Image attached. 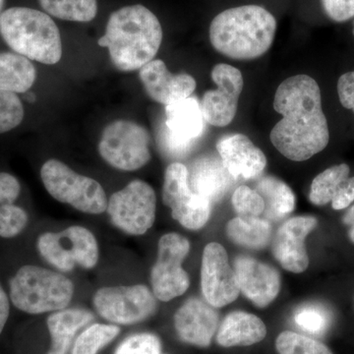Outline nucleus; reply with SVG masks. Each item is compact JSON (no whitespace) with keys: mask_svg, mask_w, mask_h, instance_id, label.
<instances>
[{"mask_svg":"<svg viewBox=\"0 0 354 354\" xmlns=\"http://www.w3.org/2000/svg\"><path fill=\"white\" fill-rule=\"evenodd\" d=\"M274 109L283 118L272 128L270 139L283 157L304 162L329 144L320 87L312 77L300 74L286 79L277 88Z\"/></svg>","mask_w":354,"mask_h":354,"instance_id":"obj_1","label":"nucleus"},{"mask_svg":"<svg viewBox=\"0 0 354 354\" xmlns=\"http://www.w3.org/2000/svg\"><path fill=\"white\" fill-rule=\"evenodd\" d=\"M162 41V28L147 7L124 6L109 16L97 44L109 50L114 66L123 72L140 70L152 62Z\"/></svg>","mask_w":354,"mask_h":354,"instance_id":"obj_2","label":"nucleus"},{"mask_svg":"<svg viewBox=\"0 0 354 354\" xmlns=\"http://www.w3.org/2000/svg\"><path fill=\"white\" fill-rule=\"evenodd\" d=\"M277 26L276 18L264 7H234L212 21L209 41L218 53L232 59H256L271 48Z\"/></svg>","mask_w":354,"mask_h":354,"instance_id":"obj_3","label":"nucleus"},{"mask_svg":"<svg viewBox=\"0 0 354 354\" xmlns=\"http://www.w3.org/2000/svg\"><path fill=\"white\" fill-rule=\"evenodd\" d=\"M0 34L16 53L46 65L62 59V43L55 21L28 7H12L0 15Z\"/></svg>","mask_w":354,"mask_h":354,"instance_id":"obj_4","label":"nucleus"},{"mask_svg":"<svg viewBox=\"0 0 354 354\" xmlns=\"http://www.w3.org/2000/svg\"><path fill=\"white\" fill-rule=\"evenodd\" d=\"M73 295L71 279L39 266H23L9 283V298L14 306L32 315L65 309Z\"/></svg>","mask_w":354,"mask_h":354,"instance_id":"obj_5","label":"nucleus"},{"mask_svg":"<svg viewBox=\"0 0 354 354\" xmlns=\"http://www.w3.org/2000/svg\"><path fill=\"white\" fill-rule=\"evenodd\" d=\"M44 188L58 202L70 205L77 211L101 215L108 208V197L101 184L81 176L57 160H48L41 169Z\"/></svg>","mask_w":354,"mask_h":354,"instance_id":"obj_6","label":"nucleus"},{"mask_svg":"<svg viewBox=\"0 0 354 354\" xmlns=\"http://www.w3.org/2000/svg\"><path fill=\"white\" fill-rule=\"evenodd\" d=\"M39 254L58 271H73L76 266L93 269L100 259L97 239L91 230L72 225L59 232H44L37 241Z\"/></svg>","mask_w":354,"mask_h":354,"instance_id":"obj_7","label":"nucleus"},{"mask_svg":"<svg viewBox=\"0 0 354 354\" xmlns=\"http://www.w3.org/2000/svg\"><path fill=\"white\" fill-rule=\"evenodd\" d=\"M150 133L130 120H115L102 133L99 153L102 160L123 171H134L151 160Z\"/></svg>","mask_w":354,"mask_h":354,"instance_id":"obj_8","label":"nucleus"},{"mask_svg":"<svg viewBox=\"0 0 354 354\" xmlns=\"http://www.w3.org/2000/svg\"><path fill=\"white\" fill-rule=\"evenodd\" d=\"M106 211L118 230L135 236L145 234L156 221L155 190L145 181L133 180L111 195Z\"/></svg>","mask_w":354,"mask_h":354,"instance_id":"obj_9","label":"nucleus"},{"mask_svg":"<svg viewBox=\"0 0 354 354\" xmlns=\"http://www.w3.org/2000/svg\"><path fill=\"white\" fill-rule=\"evenodd\" d=\"M95 311L114 325H133L146 320L158 309L157 298L144 285L104 286L93 297Z\"/></svg>","mask_w":354,"mask_h":354,"instance_id":"obj_10","label":"nucleus"},{"mask_svg":"<svg viewBox=\"0 0 354 354\" xmlns=\"http://www.w3.org/2000/svg\"><path fill=\"white\" fill-rule=\"evenodd\" d=\"M189 251V241L176 232L162 235L158 241V258L151 271V283L153 295L160 301H171L189 288V276L183 268Z\"/></svg>","mask_w":354,"mask_h":354,"instance_id":"obj_11","label":"nucleus"},{"mask_svg":"<svg viewBox=\"0 0 354 354\" xmlns=\"http://www.w3.org/2000/svg\"><path fill=\"white\" fill-rule=\"evenodd\" d=\"M162 202L174 220L190 230H199L208 223L212 203L191 189L188 169L180 162L167 167L162 186Z\"/></svg>","mask_w":354,"mask_h":354,"instance_id":"obj_12","label":"nucleus"},{"mask_svg":"<svg viewBox=\"0 0 354 354\" xmlns=\"http://www.w3.org/2000/svg\"><path fill=\"white\" fill-rule=\"evenodd\" d=\"M205 123L201 102L196 97H189L165 106V127L160 135L162 150L172 157L189 152L204 133Z\"/></svg>","mask_w":354,"mask_h":354,"instance_id":"obj_13","label":"nucleus"},{"mask_svg":"<svg viewBox=\"0 0 354 354\" xmlns=\"http://www.w3.org/2000/svg\"><path fill=\"white\" fill-rule=\"evenodd\" d=\"M212 80L218 86L203 95L201 102L205 121L212 127H225L236 115L244 81L241 70L230 64H216L211 72Z\"/></svg>","mask_w":354,"mask_h":354,"instance_id":"obj_14","label":"nucleus"},{"mask_svg":"<svg viewBox=\"0 0 354 354\" xmlns=\"http://www.w3.org/2000/svg\"><path fill=\"white\" fill-rule=\"evenodd\" d=\"M201 288L205 301L215 308L232 304L241 292L227 251L218 242H211L203 251Z\"/></svg>","mask_w":354,"mask_h":354,"instance_id":"obj_15","label":"nucleus"},{"mask_svg":"<svg viewBox=\"0 0 354 354\" xmlns=\"http://www.w3.org/2000/svg\"><path fill=\"white\" fill-rule=\"evenodd\" d=\"M318 221L314 216H295L279 228L272 242V254L286 271L300 274L309 266L305 239L315 230Z\"/></svg>","mask_w":354,"mask_h":354,"instance_id":"obj_16","label":"nucleus"},{"mask_svg":"<svg viewBox=\"0 0 354 354\" xmlns=\"http://www.w3.org/2000/svg\"><path fill=\"white\" fill-rule=\"evenodd\" d=\"M234 272L239 290L256 306L264 308L272 304L281 290V276L272 266L249 256H239Z\"/></svg>","mask_w":354,"mask_h":354,"instance_id":"obj_17","label":"nucleus"},{"mask_svg":"<svg viewBox=\"0 0 354 354\" xmlns=\"http://www.w3.org/2000/svg\"><path fill=\"white\" fill-rule=\"evenodd\" d=\"M139 77L149 97L165 106L191 97L197 86L189 74L171 73L160 59L144 65L139 70Z\"/></svg>","mask_w":354,"mask_h":354,"instance_id":"obj_18","label":"nucleus"},{"mask_svg":"<svg viewBox=\"0 0 354 354\" xmlns=\"http://www.w3.org/2000/svg\"><path fill=\"white\" fill-rule=\"evenodd\" d=\"M216 151L230 176L236 179L259 176L267 165V158L260 148L241 133L227 135L218 140Z\"/></svg>","mask_w":354,"mask_h":354,"instance_id":"obj_19","label":"nucleus"},{"mask_svg":"<svg viewBox=\"0 0 354 354\" xmlns=\"http://www.w3.org/2000/svg\"><path fill=\"white\" fill-rule=\"evenodd\" d=\"M174 327L181 341L208 348L218 327L215 307L198 298H190L174 315Z\"/></svg>","mask_w":354,"mask_h":354,"instance_id":"obj_20","label":"nucleus"},{"mask_svg":"<svg viewBox=\"0 0 354 354\" xmlns=\"http://www.w3.org/2000/svg\"><path fill=\"white\" fill-rule=\"evenodd\" d=\"M235 179L230 176L221 158L202 156L188 169V183L191 189L213 204L220 201Z\"/></svg>","mask_w":354,"mask_h":354,"instance_id":"obj_21","label":"nucleus"},{"mask_svg":"<svg viewBox=\"0 0 354 354\" xmlns=\"http://www.w3.org/2000/svg\"><path fill=\"white\" fill-rule=\"evenodd\" d=\"M267 335V327L256 315L244 311L228 314L216 335V342L223 348L249 346L262 342Z\"/></svg>","mask_w":354,"mask_h":354,"instance_id":"obj_22","label":"nucleus"},{"mask_svg":"<svg viewBox=\"0 0 354 354\" xmlns=\"http://www.w3.org/2000/svg\"><path fill=\"white\" fill-rule=\"evenodd\" d=\"M21 185L12 174L0 172V237L13 239L27 227L29 216L24 209L15 205Z\"/></svg>","mask_w":354,"mask_h":354,"instance_id":"obj_23","label":"nucleus"},{"mask_svg":"<svg viewBox=\"0 0 354 354\" xmlns=\"http://www.w3.org/2000/svg\"><path fill=\"white\" fill-rule=\"evenodd\" d=\"M94 319L91 312L84 309H62L53 312L46 324L51 337V348L48 354H67L74 337Z\"/></svg>","mask_w":354,"mask_h":354,"instance_id":"obj_24","label":"nucleus"},{"mask_svg":"<svg viewBox=\"0 0 354 354\" xmlns=\"http://www.w3.org/2000/svg\"><path fill=\"white\" fill-rule=\"evenodd\" d=\"M36 78V68L31 60L16 53H0V91L24 94Z\"/></svg>","mask_w":354,"mask_h":354,"instance_id":"obj_25","label":"nucleus"},{"mask_svg":"<svg viewBox=\"0 0 354 354\" xmlns=\"http://www.w3.org/2000/svg\"><path fill=\"white\" fill-rule=\"evenodd\" d=\"M255 190L265 202V216L270 220H283L295 208V196L290 186L274 176H265L256 184Z\"/></svg>","mask_w":354,"mask_h":354,"instance_id":"obj_26","label":"nucleus"},{"mask_svg":"<svg viewBox=\"0 0 354 354\" xmlns=\"http://www.w3.org/2000/svg\"><path fill=\"white\" fill-rule=\"evenodd\" d=\"M228 239L237 245L248 249H264L271 241L272 225L264 218L239 216L228 221Z\"/></svg>","mask_w":354,"mask_h":354,"instance_id":"obj_27","label":"nucleus"},{"mask_svg":"<svg viewBox=\"0 0 354 354\" xmlns=\"http://www.w3.org/2000/svg\"><path fill=\"white\" fill-rule=\"evenodd\" d=\"M46 13L57 19L87 23L97 13V0H39Z\"/></svg>","mask_w":354,"mask_h":354,"instance_id":"obj_28","label":"nucleus"},{"mask_svg":"<svg viewBox=\"0 0 354 354\" xmlns=\"http://www.w3.org/2000/svg\"><path fill=\"white\" fill-rule=\"evenodd\" d=\"M349 167L342 164L326 169L314 178L309 193V200L315 206H325L332 202L335 193L349 177Z\"/></svg>","mask_w":354,"mask_h":354,"instance_id":"obj_29","label":"nucleus"},{"mask_svg":"<svg viewBox=\"0 0 354 354\" xmlns=\"http://www.w3.org/2000/svg\"><path fill=\"white\" fill-rule=\"evenodd\" d=\"M120 329L116 325L94 324L77 337L72 354H97L118 335Z\"/></svg>","mask_w":354,"mask_h":354,"instance_id":"obj_30","label":"nucleus"},{"mask_svg":"<svg viewBox=\"0 0 354 354\" xmlns=\"http://www.w3.org/2000/svg\"><path fill=\"white\" fill-rule=\"evenodd\" d=\"M276 348L279 354H333L322 342L290 330L279 335Z\"/></svg>","mask_w":354,"mask_h":354,"instance_id":"obj_31","label":"nucleus"},{"mask_svg":"<svg viewBox=\"0 0 354 354\" xmlns=\"http://www.w3.org/2000/svg\"><path fill=\"white\" fill-rule=\"evenodd\" d=\"M295 321L300 329L311 335H322L330 326V316L325 307L306 304L299 307L295 314Z\"/></svg>","mask_w":354,"mask_h":354,"instance_id":"obj_32","label":"nucleus"},{"mask_svg":"<svg viewBox=\"0 0 354 354\" xmlns=\"http://www.w3.org/2000/svg\"><path fill=\"white\" fill-rule=\"evenodd\" d=\"M232 206L239 216L258 218L264 213L265 202L255 189L242 185L234 190L232 197Z\"/></svg>","mask_w":354,"mask_h":354,"instance_id":"obj_33","label":"nucleus"},{"mask_svg":"<svg viewBox=\"0 0 354 354\" xmlns=\"http://www.w3.org/2000/svg\"><path fill=\"white\" fill-rule=\"evenodd\" d=\"M24 118V106L16 94L0 91V134L20 125Z\"/></svg>","mask_w":354,"mask_h":354,"instance_id":"obj_34","label":"nucleus"},{"mask_svg":"<svg viewBox=\"0 0 354 354\" xmlns=\"http://www.w3.org/2000/svg\"><path fill=\"white\" fill-rule=\"evenodd\" d=\"M114 354H162V344L157 335L137 334L121 342Z\"/></svg>","mask_w":354,"mask_h":354,"instance_id":"obj_35","label":"nucleus"},{"mask_svg":"<svg viewBox=\"0 0 354 354\" xmlns=\"http://www.w3.org/2000/svg\"><path fill=\"white\" fill-rule=\"evenodd\" d=\"M324 11L335 22H346L354 17V0H321Z\"/></svg>","mask_w":354,"mask_h":354,"instance_id":"obj_36","label":"nucleus"},{"mask_svg":"<svg viewBox=\"0 0 354 354\" xmlns=\"http://www.w3.org/2000/svg\"><path fill=\"white\" fill-rule=\"evenodd\" d=\"M337 94L342 106L354 113V71L346 72L339 77Z\"/></svg>","mask_w":354,"mask_h":354,"instance_id":"obj_37","label":"nucleus"},{"mask_svg":"<svg viewBox=\"0 0 354 354\" xmlns=\"http://www.w3.org/2000/svg\"><path fill=\"white\" fill-rule=\"evenodd\" d=\"M353 202H354V176L348 177L342 184L330 203H332L333 209L339 211V209L348 208Z\"/></svg>","mask_w":354,"mask_h":354,"instance_id":"obj_38","label":"nucleus"},{"mask_svg":"<svg viewBox=\"0 0 354 354\" xmlns=\"http://www.w3.org/2000/svg\"><path fill=\"white\" fill-rule=\"evenodd\" d=\"M9 313H10V298L0 285V334L6 327Z\"/></svg>","mask_w":354,"mask_h":354,"instance_id":"obj_39","label":"nucleus"},{"mask_svg":"<svg viewBox=\"0 0 354 354\" xmlns=\"http://www.w3.org/2000/svg\"><path fill=\"white\" fill-rule=\"evenodd\" d=\"M342 221L348 227V236L354 244V205L346 212V215L342 218Z\"/></svg>","mask_w":354,"mask_h":354,"instance_id":"obj_40","label":"nucleus"},{"mask_svg":"<svg viewBox=\"0 0 354 354\" xmlns=\"http://www.w3.org/2000/svg\"><path fill=\"white\" fill-rule=\"evenodd\" d=\"M4 0H0V15H1L2 7H3Z\"/></svg>","mask_w":354,"mask_h":354,"instance_id":"obj_41","label":"nucleus"},{"mask_svg":"<svg viewBox=\"0 0 354 354\" xmlns=\"http://www.w3.org/2000/svg\"><path fill=\"white\" fill-rule=\"evenodd\" d=\"M353 36H354V24H353Z\"/></svg>","mask_w":354,"mask_h":354,"instance_id":"obj_42","label":"nucleus"}]
</instances>
